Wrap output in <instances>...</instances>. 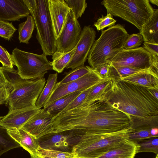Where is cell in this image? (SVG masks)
I'll return each mask as SVG.
<instances>
[{"label":"cell","instance_id":"obj_1","mask_svg":"<svg viewBox=\"0 0 158 158\" xmlns=\"http://www.w3.org/2000/svg\"><path fill=\"white\" fill-rule=\"evenodd\" d=\"M131 116L105 101L85 103L54 119L55 133L76 130L95 134L113 133L129 128Z\"/></svg>","mask_w":158,"mask_h":158},{"label":"cell","instance_id":"obj_2","mask_svg":"<svg viewBox=\"0 0 158 158\" xmlns=\"http://www.w3.org/2000/svg\"><path fill=\"white\" fill-rule=\"evenodd\" d=\"M104 101L130 116L145 118L158 115V99L146 88L120 80L112 79Z\"/></svg>","mask_w":158,"mask_h":158},{"label":"cell","instance_id":"obj_3","mask_svg":"<svg viewBox=\"0 0 158 158\" xmlns=\"http://www.w3.org/2000/svg\"><path fill=\"white\" fill-rule=\"evenodd\" d=\"M131 131L128 128L113 133L95 134L75 130L72 133L76 139L71 152L77 157L98 158L128 139Z\"/></svg>","mask_w":158,"mask_h":158},{"label":"cell","instance_id":"obj_4","mask_svg":"<svg viewBox=\"0 0 158 158\" xmlns=\"http://www.w3.org/2000/svg\"><path fill=\"white\" fill-rule=\"evenodd\" d=\"M129 35L124 26L119 24L102 30L100 37L94 41L87 57L91 67L94 69L103 64H110L123 50Z\"/></svg>","mask_w":158,"mask_h":158},{"label":"cell","instance_id":"obj_5","mask_svg":"<svg viewBox=\"0 0 158 158\" xmlns=\"http://www.w3.org/2000/svg\"><path fill=\"white\" fill-rule=\"evenodd\" d=\"M13 85V89L5 103L9 110L35 106L36 102L46 83L44 78L35 80L21 78L17 70L1 67Z\"/></svg>","mask_w":158,"mask_h":158},{"label":"cell","instance_id":"obj_6","mask_svg":"<svg viewBox=\"0 0 158 158\" xmlns=\"http://www.w3.org/2000/svg\"><path fill=\"white\" fill-rule=\"evenodd\" d=\"M33 17L36 38L44 54L52 55L57 50L56 39L48 9V0H24Z\"/></svg>","mask_w":158,"mask_h":158},{"label":"cell","instance_id":"obj_7","mask_svg":"<svg viewBox=\"0 0 158 158\" xmlns=\"http://www.w3.org/2000/svg\"><path fill=\"white\" fill-rule=\"evenodd\" d=\"M101 4L106 9L107 14L121 18L139 30L154 11L149 0H104Z\"/></svg>","mask_w":158,"mask_h":158},{"label":"cell","instance_id":"obj_8","mask_svg":"<svg viewBox=\"0 0 158 158\" xmlns=\"http://www.w3.org/2000/svg\"><path fill=\"white\" fill-rule=\"evenodd\" d=\"M18 74L24 80H35L44 78L48 71L52 69L51 62L44 53L39 55L14 48L11 55Z\"/></svg>","mask_w":158,"mask_h":158},{"label":"cell","instance_id":"obj_9","mask_svg":"<svg viewBox=\"0 0 158 158\" xmlns=\"http://www.w3.org/2000/svg\"><path fill=\"white\" fill-rule=\"evenodd\" d=\"M103 79L92 68L89 73L77 80L64 84L56 83L43 108L62 97L77 91H83Z\"/></svg>","mask_w":158,"mask_h":158},{"label":"cell","instance_id":"obj_10","mask_svg":"<svg viewBox=\"0 0 158 158\" xmlns=\"http://www.w3.org/2000/svg\"><path fill=\"white\" fill-rule=\"evenodd\" d=\"M155 56L143 47L129 50L123 49L114 57L110 64L145 70L150 68Z\"/></svg>","mask_w":158,"mask_h":158},{"label":"cell","instance_id":"obj_11","mask_svg":"<svg viewBox=\"0 0 158 158\" xmlns=\"http://www.w3.org/2000/svg\"><path fill=\"white\" fill-rule=\"evenodd\" d=\"M81 31L79 22L70 8L61 31L56 39V51L65 52L75 48L80 39Z\"/></svg>","mask_w":158,"mask_h":158},{"label":"cell","instance_id":"obj_12","mask_svg":"<svg viewBox=\"0 0 158 158\" xmlns=\"http://www.w3.org/2000/svg\"><path fill=\"white\" fill-rule=\"evenodd\" d=\"M96 32L90 26H85L76 46L73 57L65 68L74 69L84 66L92 45L95 41Z\"/></svg>","mask_w":158,"mask_h":158},{"label":"cell","instance_id":"obj_13","mask_svg":"<svg viewBox=\"0 0 158 158\" xmlns=\"http://www.w3.org/2000/svg\"><path fill=\"white\" fill-rule=\"evenodd\" d=\"M54 117L43 109H41L22 128L37 139L46 135L54 132Z\"/></svg>","mask_w":158,"mask_h":158},{"label":"cell","instance_id":"obj_14","mask_svg":"<svg viewBox=\"0 0 158 158\" xmlns=\"http://www.w3.org/2000/svg\"><path fill=\"white\" fill-rule=\"evenodd\" d=\"M41 110L35 106L10 110L0 120V125L7 130L21 128Z\"/></svg>","mask_w":158,"mask_h":158},{"label":"cell","instance_id":"obj_15","mask_svg":"<svg viewBox=\"0 0 158 158\" xmlns=\"http://www.w3.org/2000/svg\"><path fill=\"white\" fill-rule=\"evenodd\" d=\"M24 0H0V20L19 21L30 14Z\"/></svg>","mask_w":158,"mask_h":158},{"label":"cell","instance_id":"obj_16","mask_svg":"<svg viewBox=\"0 0 158 158\" xmlns=\"http://www.w3.org/2000/svg\"><path fill=\"white\" fill-rule=\"evenodd\" d=\"M48 9L56 39L65 23L70 8L64 0H48Z\"/></svg>","mask_w":158,"mask_h":158},{"label":"cell","instance_id":"obj_17","mask_svg":"<svg viewBox=\"0 0 158 158\" xmlns=\"http://www.w3.org/2000/svg\"><path fill=\"white\" fill-rule=\"evenodd\" d=\"M67 136L64 132L50 133L37 139L40 148L65 152H70Z\"/></svg>","mask_w":158,"mask_h":158},{"label":"cell","instance_id":"obj_18","mask_svg":"<svg viewBox=\"0 0 158 158\" xmlns=\"http://www.w3.org/2000/svg\"><path fill=\"white\" fill-rule=\"evenodd\" d=\"M7 130L10 135L30 153L31 157L38 158V150L40 147L36 139L22 128Z\"/></svg>","mask_w":158,"mask_h":158},{"label":"cell","instance_id":"obj_19","mask_svg":"<svg viewBox=\"0 0 158 158\" xmlns=\"http://www.w3.org/2000/svg\"><path fill=\"white\" fill-rule=\"evenodd\" d=\"M138 149L139 146L137 143L126 138L98 158H134Z\"/></svg>","mask_w":158,"mask_h":158},{"label":"cell","instance_id":"obj_20","mask_svg":"<svg viewBox=\"0 0 158 158\" xmlns=\"http://www.w3.org/2000/svg\"><path fill=\"white\" fill-rule=\"evenodd\" d=\"M120 80L148 88L158 85V74L149 68L125 77Z\"/></svg>","mask_w":158,"mask_h":158},{"label":"cell","instance_id":"obj_21","mask_svg":"<svg viewBox=\"0 0 158 158\" xmlns=\"http://www.w3.org/2000/svg\"><path fill=\"white\" fill-rule=\"evenodd\" d=\"M144 42L158 44V9L139 30Z\"/></svg>","mask_w":158,"mask_h":158},{"label":"cell","instance_id":"obj_22","mask_svg":"<svg viewBox=\"0 0 158 158\" xmlns=\"http://www.w3.org/2000/svg\"><path fill=\"white\" fill-rule=\"evenodd\" d=\"M112 79L108 78L102 80L91 87L84 103H89L97 101H105L106 95L111 87Z\"/></svg>","mask_w":158,"mask_h":158},{"label":"cell","instance_id":"obj_23","mask_svg":"<svg viewBox=\"0 0 158 158\" xmlns=\"http://www.w3.org/2000/svg\"><path fill=\"white\" fill-rule=\"evenodd\" d=\"M82 92L78 91L65 95L43 109L55 117L60 114Z\"/></svg>","mask_w":158,"mask_h":158},{"label":"cell","instance_id":"obj_24","mask_svg":"<svg viewBox=\"0 0 158 158\" xmlns=\"http://www.w3.org/2000/svg\"><path fill=\"white\" fill-rule=\"evenodd\" d=\"M75 49L76 47L72 50L65 52L56 51L52 55V69L58 73H62L71 59Z\"/></svg>","mask_w":158,"mask_h":158},{"label":"cell","instance_id":"obj_25","mask_svg":"<svg viewBox=\"0 0 158 158\" xmlns=\"http://www.w3.org/2000/svg\"><path fill=\"white\" fill-rule=\"evenodd\" d=\"M57 73L49 74L46 85L36 102V107L41 109V107L44 106L57 83Z\"/></svg>","mask_w":158,"mask_h":158},{"label":"cell","instance_id":"obj_26","mask_svg":"<svg viewBox=\"0 0 158 158\" xmlns=\"http://www.w3.org/2000/svg\"><path fill=\"white\" fill-rule=\"evenodd\" d=\"M35 27L34 19L31 15L27 17L26 20L19 25V39L20 43L28 44Z\"/></svg>","mask_w":158,"mask_h":158},{"label":"cell","instance_id":"obj_27","mask_svg":"<svg viewBox=\"0 0 158 158\" xmlns=\"http://www.w3.org/2000/svg\"><path fill=\"white\" fill-rule=\"evenodd\" d=\"M144 70H140L132 68L110 64L108 78L115 80L121 79Z\"/></svg>","mask_w":158,"mask_h":158},{"label":"cell","instance_id":"obj_28","mask_svg":"<svg viewBox=\"0 0 158 158\" xmlns=\"http://www.w3.org/2000/svg\"><path fill=\"white\" fill-rule=\"evenodd\" d=\"M21 147L9 134L7 130L0 125V156L12 149Z\"/></svg>","mask_w":158,"mask_h":158},{"label":"cell","instance_id":"obj_29","mask_svg":"<svg viewBox=\"0 0 158 158\" xmlns=\"http://www.w3.org/2000/svg\"><path fill=\"white\" fill-rule=\"evenodd\" d=\"M13 89L6 74L0 67V105L5 104Z\"/></svg>","mask_w":158,"mask_h":158},{"label":"cell","instance_id":"obj_30","mask_svg":"<svg viewBox=\"0 0 158 158\" xmlns=\"http://www.w3.org/2000/svg\"><path fill=\"white\" fill-rule=\"evenodd\" d=\"M153 128L155 127L149 125H144L131 130L128 134V139L136 142L147 139L156 137L151 134V130Z\"/></svg>","mask_w":158,"mask_h":158},{"label":"cell","instance_id":"obj_31","mask_svg":"<svg viewBox=\"0 0 158 158\" xmlns=\"http://www.w3.org/2000/svg\"><path fill=\"white\" fill-rule=\"evenodd\" d=\"M38 158H75L77 155L72 152H65L40 148Z\"/></svg>","mask_w":158,"mask_h":158},{"label":"cell","instance_id":"obj_32","mask_svg":"<svg viewBox=\"0 0 158 158\" xmlns=\"http://www.w3.org/2000/svg\"><path fill=\"white\" fill-rule=\"evenodd\" d=\"M92 68L88 66H82L72 69L66 73L64 78L58 83L60 84H65L77 80L89 73Z\"/></svg>","mask_w":158,"mask_h":158},{"label":"cell","instance_id":"obj_33","mask_svg":"<svg viewBox=\"0 0 158 158\" xmlns=\"http://www.w3.org/2000/svg\"><path fill=\"white\" fill-rule=\"evenodd\" d=\"M139 146L138 153L151 152L158 155V138L154 137L135 142Z\"/></svg>","mask_w":158,"mask_h":158},{"label":"cell","instance_id":"obj_34","mask_svg":"<svg viewBox=\"0 0 158 158\" xmlns=\"http://www.w3.org/2000/svg\"><path fill=\"white\" fill-rule=\"evenodd\" d=\"M131 116V122L129 128L131 130L144 125L158 128V115L145 118Z\"/></svg>","mask_w":158,"mask_h":158},{"label":"cell","instance_id":"obj_35","mask_svg":"<svg viewBox=\"0 0 158 158\" xmlns=\"http://www.w3.org/2000/svg\"><path fill=\"white\" fill-rule=\"evenodd\" d=\"M65 1L72 10L77 19L81 17L87 7L85 0H65Z\"/></svg>","mask_w":158,"mask_h":158},{"label":"cell","instance_id":"obj_36","mask_svg":"<svg viewBox=\"0 0 158 158\" xmlns=\"http://www.w3.org/2000/svg\"><path fill=\"white\" fill-rule=\"evenodd\" d=\"M143 41L140 33L129 35L123 46V49L129 50L139 47Z\"/></svg>","mask_w":158,"mask_h":158},{"label":"cell","instance_id":"obj_37","mask_svg":"<svg viewBox=\"0 0 158 158\" xmlns=\"http://www.w3.org/2000/svg\"><path fill=\"white\" fill-rule=\"evenodd\" d=\"M17 29L12 23L0 20V36L6 40H10Z\"/></svg>","mask_w":158,"mask_h":158},{"label":"cell","instance_id":"obj_38","mask_svg":"<svg viewBox=\"0 0 158 158\" xmlns=\"http://www.w3.org/2000/svg\"><path fill=\"white\" fill-rule=\"evenodd\" d=\"M92 87L82 91L59 114L66 112L83 104L88 97Z\"/></svg>","mask_w":158,"mask_h":158},{"label":"cell","instance_id":"obj_39","mask_svg":"<svg viewBox=\"0 0 158 158\" xmlns=\"http://www.w3.org/2000/svg\"><path fill=\"white\" fill-rule=\"evenodd\" d=\"M113 16L110 13L107 14L105 16L102 15L94 24L97 30H102L106 27L114 25L116 20L113 18Z\"/></svg>","mask_w":158,"mask_h":158},{"label":"cell","instance_id":"obj_40","mask_svg":"<svg viewBox=\"0 0 158 158\" xmlns=\"http://www.w3.org/2000/svg\"><path fill=\"white\" fill-rule=\"evenodd\" d=\"M0 62L2 66L13 69V63L11 55L0 45Z\"/></svg>","mask_w":158,"mask_h":158},{"label":"cell","instance_id":"obj_41","mask_svg":"<svg viewBox=\"0 0 158 158\" xmlns=\"http://www.w3.org/2000/svg\"><path fill=\"white\" fill-rule=\"evenodd\" d=\"M110 64L106 63L101 64L94 69L96 72L103 79L108 78V74Z\"/></svg>","mask_w":158,"mask_h":158},{"label":"cell","instance_id":"obj_42","mask_svg":"<svg viewBox=\"0 0 158 158\" xmlns=\"http://www.w3.org/2000/svg\"><path fill=\"white\" fill-rule=\"evenodd\" d=\"M143 47L151 54L158 56V44L144 42Z\"/></svg>","mask_w":158,"mask_h":158},{"label":"cell","instance_id":"obj_43","mask_svg":"<svg viewBox=\"0 0 158 158\" xmlns=\"http://www.w3.org/2000/svg\"><path fill=\"white\" fill-rule=\"evenodd\" d=\"M146 88L153 96L158 99V85L154 87Z\"/></svg>","mask_w":158,"mask_h":158},{"label":"cell","instance_id":"obj_44","mask_svg":"<svg viewBox=\"0 0 158 158\" xmlns=\"http://www.w3.org/2000/svg\"><path fill=\"white\" fill-rule=\"evenodd\" d=\"M149 1L152 4L158 6V0H150Z\"/></svg>","mask_w":158,"mask_h":158},{"label":"cell","instance_id":"obj_45","mask_svg":"<svg viewBox=\"0 0 158 158\" xmlns=\"http://www.w3.org/2000/svg\"><path fill=\"white\" fill-rule=\"evenodd\" d=\"M75 158H88V157H77V156H76Z\"/></svg>","mask_w":158,"mask_h":158},{"label":"cell","instance_id":"obj_46","mask_svg":"<svg viewBox=\"0 0 158 158\" xmlns=\"http://www.w3.org/2000/svg\"><path fill=\"white\" fill-rule=\"evenodd\" d=\"M4 116H0V120H1L3 118Z\"/></svg>","mask_w":158,"mask_h":158},{"label":"cell","instance_id":"obj_47","mask_svg":"<svg viewBox=\"0 0 158 158\" xmlns=\"http://www.w3.org/2000/svg\"><path fill=\"white\" fill-rule=\"evenodd\" d=\"M155 158H158V155H156Z\"/></svg>","mask_w":158,"mask_h":158},{"label":"cell","instance_id":"obj_48","mask_svg":"<svg viewBox=\"0 0 158 158\" xmlns=\"http://www.w3.org/2000/svg\"><path fill=\"white\" fill-rule=\"evenodd\" d=\"M31 158H32V157H31Z\"/></svg>","mask_w":158,"mask_h":158},{"label":"cell","instance_id":"obj_49","mask_svg":"<svg viewBox=\"0 0 158 158\" xmlns=\"http://www.w3.org/2000/svg\"></svg>","mask_w":158,"mask_h":158}]
</instances>
